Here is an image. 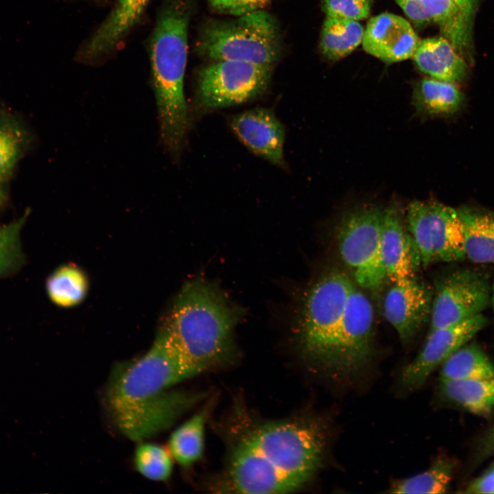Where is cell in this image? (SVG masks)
<instances>
[{"mask_svg": "<svg viewBox=\"0 0 494 494\" xmlns=\"http://www.w3.org/2000/svg\"><path fill=\"white\" fill-rule=\"evenodd\" d=\"M30 141L28 130L11 113L0 110V185L10 179Z\"/></svg>", "mask_w": 494, "mask_h": 494, "instance_id": "cb8c5ba5", "label": "cell"}, {"mask_svg": "<svg viewBox=\"0 0 494 494\" xmlns=\"http://www.w3.org/2000/svg\"><path fill=\"white\" fill-rule=\"evenodd\" d=\"M463 227L466 258L494 263V211L474 207L457 209Z\"/></svg>", "mask_w": 494, "mask_h": 494, "instance_id": "ac0fdd59", "label": "cell"}, {"mask_svg": "<svg viewBox=\"0 0 494 494\" xmlns=\"http://www.w3.org/2000/svg\"><path fill=\"white\" fill-rule=\"evenodd\" d=\"M237 308L213 284L188 281L177 295L162 329L196 375L225 362L233 349Z\"/></svg>", "mask_w": 494, "mask_h": 494, "instance_id": "3957f363", "label": "cell"}, {"mask_svg": "<svg viewBox=\"0 0 494 494\" xmlns=\"http://www.w3.org/2000/svg\"><path fill=\"white\" fill-rule=\"evenodd\" d=\"M487 324L482 314L430 331L418 355L403 370V386L412 390L422 386L432 372L456 351L465 345Z\"/></svg>", "mask_w": 494, "mask_h": 494, "instance_id": "7c38bea8", "label": "cell"}, {"mask_svg": "<svg viewBox=\"0 0 494 494\" xmlns=\"http://www.w3.org/2000/svg\"><path fill=\"white\" fill-rule=\"evenodd\" d=\"M325 437L305 420L267 422L237 441L225 473V488L240 493H286L301 489L320 467Z\"/></svg>", "mask_w": 494, "mask_h": 494, "instance_id": "7a4b0ae2", "label": "cell"}, {"mask_svg": "<svg viewBox=\"0 0 494 494\" xmlns=\"http://www.w3.org/2000/svg\"><path fill=\"white\" fill-rule=\"evenodd\" d=\"M373 0H322V7L327 16L361 21L366 19Z\"/></svg>", "mask_w": 494, "mask_h": 494, "instance_id": "f546056e", "label": "cell"}, {"mask_svg": "<svg viewBox=\"0 0 494 494\" xmlns=\"http://www.w3.org/2000/svg\"><path fill=\"white\" fill-rule=\"evenodd\" d=\"M467 493H494V463L467 487Z\"/></svg>", "mask_w": 494, "mask_h": 494, "instance_id": "d6a6232c", "label": "cell"}, {"mask_svg": "<svg viewBox=\"0 0 494 494\" xmlns=\"http://www.w3.org/2000/svg\"><path fill=\"white\" fill-rule=\"evenodd\" d=\"M88 287L85 273L77 266L71 263L56 268L46 282V290L50 301L64 308L80 304L87 294Z\"/></svg>", "mask_w": 494, "mask_h": 494, "instance_id": "d4e9b609", "label": "cell"}, {"mask_svg": "<svg viewBox=\"0 0 494 494\" xmlns=\"http://www.w3.org/2000/svg\"><path fill=\"white\" fill-rule=\"evenodd\" d=\"M355 283L346 273L330 270L308 290L298 323V341L304 355L329 370L333 342Z\"/></svg>", "mask_w": 494, "mask_h": 494, "instance_id": "5b68a950", "label": "cell"}, {"mask_svg": "<svg viewBox=\"0 0 494 494\" xmlns=\"http://www.w3.org/2000/svg\"><path fill=\"white\" fill-rule=\"evenodd\" d=\"M433 293L412 277L393 283L383 303L384 315L403 343L412 340L430 317Z\"/></svg>", "mask_w": 494, "mask_h": 494, "instance_id": "4fadbf2b", "label": "cell"}, {"mask_svg": "<svg viewBox=\"0 0 494 494\" xmlns=\"http://www.w3.org/2000/svg\"><path fill=\"white\" fill-rule=\"evenodd\" d=\"M394 1L416 25L425 26L432 22L417 0Z\"/></svg>", "mask_w": 494, "mask_h": 494, "instance_id": "1f68e13d", "label": "cell"}, {"mask_svg": "<svg viewBox=\"0 0 494 494\" xmlns=\"http://www.w3.org/2000/svg\"><path fill=\"white\" fill-rule=\"evenodd\" d=\"M491 305H492V307H493V311H494V279H493V283H492V286H491Z\"/></svg>", "mask_w": 494, "mask_h": 494, "instance_id": "8d00e7d4", "label": "cell"}, {"mask_svg": "<svg viewBox=\"0 0 494 494\" xmlns=\"http://www.w3.org/2000/svg\"><path fill=\"white\" fill-rule=\"evenodd\" d=\"M196 375L161 328L142 356L113 368L105 390L107 410L120 432L141 441L169 427L198 395L172 388Z\"/></svg>", "mask_w": 494, "mask_h": 494, "instance_id": "6da1fadb", "label": "cell"}, {"mask_svg": "<svg viewBox=\"0 0 494 494\" xmlns=\"http://www.w3.org/2000/svg\"><path fill=\"white\" fill-rule=\"evenodd\" d=\"M440 381L442 394L471 413L485 414L494 409V377Z\"/></svg>", "mask_w": 494, "mask_h": 494, "instance_id": "44dd1931", "label": "cell"}, {"mask_svg": "<svg viewBox=\"0 0 494 494\" xmlns=\"http://www.w3.org/2000/svg\"><path fill=\"white\" fill-rule=\"evenodd\" d=\"M464 97L455 82L424 78L414 88L412 104L425 116L449 115L461 106Z\"/></svg>", "mask_w": 494, "mask_h": 494, "instance_id": "ffe728a7", "label": "cell"}, {"mask_svg": "<svg viewBox=\"0 0 494 494\" xmlns=\"http://www.w3.org/2000/svg\"><path fill=\"white\" fill-rule=\"evenodd\" d=\"M384 210L376 207L354 209L342 219L337 244L342 261L360 287L378 290L387 279L381 252Z\"/></svg>", "mask_w": 494, "mask_h": 494, "instance_id": "ba28073f", "label": "cell"}, {"mask_svg": "<svg viewBox=\"0 0 494 494\" xmlns=\"http://www.w3.org/2000/svg\"><path fill=\"white\" fill-rule=\"evenodd\" d=\"M364 30L359 21L327 16L320 34L322 54L331 60L347 56L362 43Z\"/></svg>", "mask_w": 494, "mask_h": 494, "instance_id": "7402d4cb", "label": "cell"}, {"mask_svg": "<svg viewBox=\"0 0 494 494\" xmlns=\"http://www.w3.org/2000/svg\"><path fill=\"white\" fill-rule=\"evenodd\" d=\"M491 286L478 268H461L445 276L433 294L430 331L482 314L491 305Z\"/></svg>", "mask_w": 494, "mask_h": 494, "instance_id": "30bf717a", "label": "cell"}, {"mask_svg": "<svg viewBox=\"0 0 494 494\" xmlns=\"http://www.w3.org/2000/svg\"><path fill=\"white\" fill-rule=\"evenodd\" d=\"M478 450V456L482 458L494 454V425L481 438Z\"/></svg>", "mask_w": 494, "mask_h": 494, "instance_id": "836d02e7", "label": "cell"}, {"mask_svg": "<svg viewBox=\"0 0 494 494\" xmlns=\"http://www.w3.org/2000/svg\"><path fill=\"white\" fill-rule=\"evenodd\" d=\"M381 252L387 279L393 283L414 277L417 265L421 263L417 248L395 207L384 210Z\"/></svg>", "mask_w": 494, "mask_h": 494, "instance_id": "2e32d148", "label": "cell"}, {"mask_svg": "<svg viewBox=\"0 0 494 494\" xmlns=\"http://www.w3.org/2000/svg\"><path fill=\"white\" fill-rule=\"evenodd\" d=\"M423 10L462 56L471 50L472 26L454 0H417Z\"/></svg>", "mask_w": 494, "mask_h": 494, "instance_id": "d6986e66", "label": "cell"}, {"mask_svg": "<svg viewBox=\"0 0 494 494\" xmlns=\"http://www.w3.org/2000/svg\"><path fill=\"white\" fill-rule=\"evenodd\" d=\"M419 40L406 19L382 13L368 21L362 43L366 53L392 64L412 58Z\"/></svg>", "mask_w": 494, "mask_h": 494, "instance_id": "9a60e30c", "label": "cell"}, {"mask_svg": "<svg viewBox=\"0 0 494 494\" xmlns=\"http://www.w3.org/2000/svg\"><path fill=\"white\" fill-rule=\"evenodd\" d=\"M29 214L26 210L16 220L0 225V278L16 272L24 262L21 233Z\"/></svg>", "mask_w": 494, "mask_h": 494, "instance_id": "83f0119b", "label": "cell"}, {"mask_svg": "<svg viewBox=\"0 0 494 494\" xmlns=\"http://www.w3.org/2000/svg\"><path fill=\"white\" fill-rule=\"evenodd\" d=\"M238 16L209 23L200 37L199 51L214 61L235 60L272 66L280 52L274 19L261 9Z\"/></svg>", "mask_w": 494, "mask_h": 494, "instance_id": "8992f818", "label": "cell"}, {"mask_svg": "<svg viewBox=\"0 0 494 494\" xmlns=\"http://www.w3.org/2000/svg\"><path fill=\"white\" fill-rule=\"evenodd\" d=\"M189 19L187 0H162L148 47L161 141L176 160L185 149L190 121L184 94Z\"/></svg>", "mask_w": 494, "mask_h": 494, "instance_id": "277c9868", "label": "cell"}, {"mask_svg": "<svg viewBox=\"0 0 494 494\" xmlns=\"http://www.w3.org/2000/svg\"><path fill=\"white\" fill-rule=\"evenodd\" d=\"M406 219L423 266L466 258L463 227L457 209L436 201L414 200L408 207Z\"/></svg>", "mask_w": 494, "mask_h": 494, "instance_id": "9c48e42d", "label": "cell"}, {"mask_svg": "<svg viewBox=\"0 0 494 494\" xmlns=\"http://www.w3.org/2000/svg\"><path fill=\"white\" fill-rule=\"evenodd\" d=\"M493 377V362L478 345L471 343L462 346L444 361L440 380Z\"/></svg>", "mask_w": 494, "mask_h": 494, "instance_id": "484cf974", "label": "cell"}, {"mask_svg": "<svg viewBox=\"0 0 494 494\" xmlns=\"http://www.w3.org/2000/svg\"><path fill=\"white\" fill-rule=\"evenodd\" d=\"M373 331V305L355 283L336 334L329 370L348 374L362 369L371 356Z\"/></svg>", "mask_w": 494, "mask_h": 494, "instance_id": "8fae6325", "label": "cell"}, {"mask_svg": "<svg viewBox=\"0 0 494 494\" xmlns=\"http://www.w3.org/2000/svg\"><path fill=\"white\" fill-rule=\"evenodd\" d=\"M268 1V0H209L210 5L215 10L237 16L260 10Z\"/></svg>", "mask_w": 494, "mask_h": 494, "instance_id": "4dcf8cb0", "label": "cell"}, {"mask_svg": "<svg viewBox=\"0 0 494 494\" xmlns=\"http://www.w3.org/2000/svg\"><path fill=\"white\" fill-rule=\"evenodd\" d=\"M208 410L204 408L178 427L171 434L168 447L173 459L189 467L202 456Z\"/></svg>", "mask_w": 494, "mask_h": 494, "instance_id": "603a6c76", "label": "cell"}, {"mask_svg": "<svg viewBox=\"0 0 494 494\" xmlns=\"http://www.w3.org/2000/svg\"><path fill=\"white\" fill-rule=\"evenodd\" d=\"M134 466L143 477L154 481H165L171 475L173 458L163 447L142 443L134 451Z\"/></svg>", "mask_w": 494, "mask_h": 494, "instance_id": "f1b7e54d", "label": "cell"}, {"mask_svg": "<svg viewBox=\"0 0 494 494\" xmlns=\"http://www.w3.org/2000/svg\"><path fill=\"white\" fill-rule=\"evenodd\" d=\"M412 58L418 69L432 78L456 82L467 75L464 57L443 36L419 40Z\"/></svg>", "mask_w": 494, "mask_h": 494, "instance_id": "e0dca14e", "label": "cell"}, {"mask_svg": "<svg viewBox=\"0 0 494 494\" xmlns=\"http://www.w3.org/2000/svg\"><path fill=\"white\" fill-rule=\"evenodd\" d=\"M230 127L252 153L275 166L286 169L285 130L272 110L257 107L240 113L231 118Z\"/></svg>", "mask_w": 494, "mask_h": 494, "instance_id": "5bb4252c", "label": "cell"}, {"mask_svg": "<svg viewBox=\"0 0 494 494\" xmlns=\"http://www.w3.org/2000/svg\"><path fill=\"white\" fill-rule=\"evenodd\" d=\"M272 66L235 60H215L198 72L193 103L196 115L248 102L268 87Z\"/></svg>", "mask_w": 494, "mask_h": 494, "instance_id": "52a82bcc", "label": "cell"}, {"mask_svg": "<svg viewBox=\"0 0 494 494\" xmlns=\"http://www.w3.org/2000/svg\"><path fill=\"white\" fill-rule=\"evenodd\" d=\"M464 14L467 22L473 25L478 0H454Z\"/></svg>", "mask_w": 494, "mask_h": 494, "instance_id": "e575fe53", "label": "cell"}, {"mask_svg": "<svg viewBox=\"0 0 494 494\" xmlns=\"http://www.w3.org/2000/svg\"><path fill=\"white\" fill-rule=\"evenodd\" d=\"M5 194L3 190V186L0 185V204L3 203L5 200Z\"/></svg>", "mask_w": 494, "mask_h": 494, "instance_id": "d590c367", "label": "cell"}, {"mask_svg": "<svg viewBox=\"0 0 494 494\" xmlns=\"http://www.w3.org/2000/svg\"><path fill=\"white\" fill-rule=\"evenodd\" d=\"M454 465L447 458H438L426 471L400 480L391 487V493H444L452 478Z\"/></svg>", "mask_w": 494, "mask_h": 494, "instance_id": "4316f807", "label": "cell"}]
</instances>
